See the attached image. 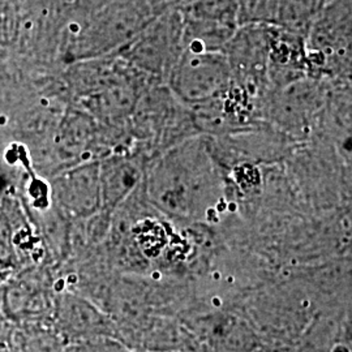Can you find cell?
Listing matches in <instances>:
<instances>
[{
  "label": "cell",
  "mask_w": 352,
  "mask_h": 352,
  "mask_svg": "<svg viewBox=\"0 0 352 352\" xmlns=\"http://www.w3.org/2000/svg\"><path fill=\"white\" fill-rule=\"evenodd\" d=\"M3 279H4V277H1V276H0V289H1V283H3ZM1 317H3V316H1Z\"/></svg>",
  "instance_id": "13"
},
{
  "label": "cell",
  "mask_w": 352,
  "mask_h": 352,
  "mask_svg": "<svg viewBox=\"0 0 352 352\" xmlns=\"http://www.w3.org/2000/svg\"><path fill=\"white\" fill-rule=\"evenodd\" d=\"M148 164V192L167 212L189 215L195 200L215 184L217 161L208 138L195 136L154 157Z\"/></svg>",
  "instance_id": "1"
},
{
  "label": "cell",
  "mask_w": 352,
  "mask_h": 352,
  "mask_svg": "<svg viewBox=\"0 0 352 352\" xmlns=\"http://www.w3.org/2000/svg\"><path fill=\"white\" fill-rule=\"evenodd\" d=\"M148 160L135 151H116L100 161L101 212L110 213L126 200L142 177Z\"/></svg>",
  "instance_id": "8"
},
{
  "label": "cell",
  "mask_w": 352,
  "mask_h": 352,
  "mask_svg": "<svg viewBox=\"0 0 352 352\" xmlns=\"http://www.w3.org/2000/svg\"><path fill=\"white\" fill-rule=\"evenodd\" d=\"M58 279L50 265H30L3 279L0 315L11 325L52 324Z\"/></svg>",
  "instance_id": "3"
},
{
  "label": "cell",
  "mask_w": 352,
  "mask_h": 352,
  "mask_svg": "<svg viewBox=\"0 0 352 352\" xmlns=\"http://www.w3.org/2000/svg\"><path fill=\"white\" fill-rule=\"evenodd\" d=\"M0 352H13L12 325L0 316Z\"/></svg>",
  "instance_id": "11"
},
{
  "label": "cell",
  "mask_w": 352,
  "mask_h": 352,
  "mask_svg": "<svg viewBox=\"0 0 352 352\" xmlns=\"http://www.w3.org/2000/svg\"><path fill=\"white\" fill-rule=\"evenodd\" d=\"M51 201L68 217L88 218L101 212L100 161H88L60 171L50 187Z\"/></svg>",
  "instance_id": "7"
},
{
  "label": "cell",
  "mask_w": 352,
  "mask_h": 352,
  "mask_svg": "<svg viewBox=\"0 0 352 352\" xmlns=\"http://www.w3.org/2000/svg\"><path fill=\"white\" fill-rule=\"evenodd\" d=\"M184 50L183 25L177 8L164 11L138 37L119 51V56L151 81L164 84Z\"/></svg>",
  "instance_id": "5"
},
{
  "label": "cell",
  "mask_w": 352,
  "mask_h": 352,
  "mask_svg": "<svg viewBox=\"0 0 352 352\" xmlns=\"http://www.w3.org/2000/svg\"><path fill=\"white\" fill-rule=\"evenodd\" d=\"M234 84L223 51L184 49L166 80L167 88L188 107L212 101Z\"/></svg>",
  "instance_id": "4"
},
{
  "label": "cell",
  "mask_w": 352,
  "mask_h": 352,
  "mask_svg": "<svg viewBox=\"0 0 352 352\" xmlns=\"http://www.w3.org/2000/svg\"><path fill=\"white\" fill-rule=\"evenodd\" d=\"M13 352H63L60 336L52 324L12 325Z\"/></svg>",
  "instance_id": "10"
},
{
  "label": "cell",
  "mask_w": 352,
  "mask_h": 352,
  "mask_svg": "<svg viewBox=\"0 0 352 352\" xmlns=\"http://www.w3.org/2000/svg\"><path fill=\"white\" fill-rule=\"evenodd\" d=\"M167 0H109L74 38L68 56L82 62L119 52L168 10Z\"/></svg>",
  "instance_id": "2"
},
{
  "label": "cell",
  "mask_w": 352,
  "mask_h": 352,
  "mask_svg": "<svg viewBox=\"0 0 352 352\" xmlns=\"http://www.w3.org/2000/svg\"><path fill=\"white\" fill-rule=\"evenodd\" d=\"M109 0H76V4L82 12L87 14H94L101 10L102 7L107 3Z\"/></svg>",
  "instance_id": "12"
},
{
  "label": "cell",
  "mask_w": 352,
  "mask_h": 352,
  "mask_svg": "<svg viewBox=\"0 0 352 352\" xmlns=\"http://www.w3.org/2000/svg\"><path fill=\"white\" fill-rule=\"evenodd\" d=\"M177 11L189 50L223 51L239 29L238 0H184Z\"/></svg>",
  "instance_id": "6"
},
{
  "label": "cell",
  "mask_w": 352,
  "mask_h": 352,
  "mask_svg": "<svg viewBox=\"0 0 352 352\" xmlns=\"http://www.w3.org/2000/svg\"><path fill=\"white\" fill-rule=\"evenodd\" d=\"M52 327L59 336L91 337L106 330V321L84 299L58 289L52 314Z\"/></svg>",
  "instance_id": "9"
}]
</instances>
